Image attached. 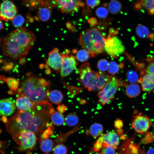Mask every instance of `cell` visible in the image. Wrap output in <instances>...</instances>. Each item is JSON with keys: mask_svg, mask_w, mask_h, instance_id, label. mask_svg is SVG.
<instances>
[{"mask_svg": "<svg viewBox=\"0 0 154 154\" xmlns=\"http://www.w3.org/2000/svg\"><path fill=\"white\" fill-rule=\"evenodd\" d=\"M54 111L48 102L35 103L30 110L19 111L11 117L6 123V130L12 135L23 130L39 135L49 126L50 118Z\"/></svg>", "mask_w": 154, "mask_h": 154, "instance_id": "6da1fadb", "label": "cell"}, {"mask_svg": "<svg viewBox=\"0 0 154 154\" xmlns=\"http://www.w3.org/2000/svg\"><path fill=\"white\" fill-rule=\"evenodd\" d=\"M35 35L25 28H20L9 33L3 40V54L16 60L27 55L35 41Z\"/></svg>", "mask_w": 154, "mask_h": 154, "instance_id": "7a4b0ae2", "label": "cell"}, {"mask_svg": "<svg viewBox=\"0 0 154 154\" xmlns=\"http://www.w3.org/2000/svg\"><path fill=\"white\" fill-rule=\"evenodd\" d=\"M100 22L98 26L86 29L80 34L79 43L90 54L91 57L98 56L105 51L107 26L106 21Z\"/></svg>", "mask_w": 154, "mask_h": 154, "instance_id": "3957f363", "label": "cell"}, {"mask_svg": "<svg viewBox=\"0 0 154 154\" xmlns=\"http://www.w3.org/2000/svg\"><path fill=\"white\" fill-rule=\"evenodd\" d=\"M27 75L18 90V96H25L35 103L48 102L49 82L29 73Z\"/></svg>", "mask_w": 154, "mask_h": 154, "instance_id": "277c9868", "label": "cell"}, {"mask_svg": "<svg viewBox=\"0 0 154 154\" xmlns=\"http://www.w3.org/2000/svg\"><path fill=\"white\" fill-rule=\"evenodd\" d=\"M109 32L106 39L105 50L111 57L117 58L125 52V48L121 41L116 36L117 34L118 31L110 29Z\"/></svg>", "mask_w": 154, "mask_h": 154, "instance_id": "5b68a950", "label": "cell"}, {"mask_svg": "<svg viewBox=\"0 0 154 154\" xmlns=\"http://www.w3.org/2000/svg\"><path fill=\"white\" fill-rule=\"evenodd\" d=\"M78 82L89 91H95L96 80L98 72L92 70L89 62L82 64L79 69Z\"/></svg>", "mask_w": 154, "mask_h": 154, "instance_id": "8992f818", "label": "cell"}, {"mask_svg": "<svg viewBox=\"0 0 154 154\" xmlns=\"http://www.w3.org/2000/svg\"><path fill=\"white\" fill-rule=\"evenodd\" d=\"M12 135L13 140L19 146L18 150L20 151L32 149L37 143V138L36 135L32 131L23 130Z\"/></svg>", "mask_w": 154, "mask_h": 154, "instance_id": "52a82bcc", "label": "cell"}, {"mask_svg": "<svg viewBox=\"0 0 154 154\" xmlns=\"http://www.w3.org/2000/svg\"><path fill=\"white\" fill-rule=\"evenodd\" d=\"M121 84L119 79L112 76L103 89L98 93L99 103L104 106L112 100Z\"/></svg>", "mask_w": 154, "mask_h": 154, "instance_id": "ba28073f", "label": "cell"}, {"mask_svg": "<svg viewBox=\"0 0 154 154\" xmlns=\"http://www.w3.org/2000/svg\"><path fill=\"white\" fill-rule=\"evenodd\" d=\"M151 125V122L147 116L139 113L134 116L131 126L137 133L142 134L147 132Z\"/></svg>", "mask_w": 154, "mask_h": 154, "instance_id": "9c48e42d", "label": "cell"}, {"mask_svg": "<svg viewBox=\"0 0 154 154\" xmlns=\"http://www.w3.org/2000/svg\"><path fill=\"white\" fill-rule=\"evenodd\" d=\"M17 12V8L10 0H4L0 5V20L7 22L13 20Z\"/></svg>", "mask_w": 154, "mask_h": 154, "instance_id": "30bf717a", "label": "cell"}, {"mask_svg": "<svg viewBox=\"0 0 154 154\" xmlns=\"http://www.w3.org/2000/svg\"><path fill=\"white\" fill-rule=\"evenodd\" d=\"M55 1L57 7L66 14L76 12L80 6L84 5L81 0H55Z\"/></svg>", "mask_w": 154, "mask_h": 154, "instance_id": "8fae6325", "label": "cell"}, {"mask_svg": "<svg viewBox=\"0 0 154 154\" xmlns=\"http://www.w3.org/2000/svg\"><path fill=\"white\" fill-rule=\"evenodd\" d=\"M63 58V63L60 69V75L64 77L67 76L75 69L78 65V62L75 56L70 55L61 54Z\"/></svg>", "mask_w": 154, "mask_h": 154, "instance_id": "7c38bea8", "label": "cell"}, {"mask_svg": "<svg viewBox=\"0 0 154 154\" xmlns=\"http://www.w3.org/2000/svg\"><path fill=\"white\" fill-rule=\"evenodd\" d=\"M63 62L62 54L57 48H54L49 52L47 64L54 70L59 72Z\"/></svg>", "mask_w": 154, "mask_h": 154, "instance_id": "4fadbf2b", "label": "cell"}, {"mask_svg": "<svg viewBox=\"0 0 154 154\" xmlns=\"http://www.w3.org/2000/svg\"><path fill=\"white\" fill-rule=\"evenodd\" d=\"M119 138V135L116 133L110 131L104 134L96 141L100 143L103 147L110 146L116 149L120 143Z\"/></svg>", "mask_w": 154, "mask_h": 154, "instance_id": "5bb4252c", "label": "cell"}, {"mask_svg": "<svg viewBox=\"0 0 154 154\" xmlns=\"http://www.w3.org/2000/svg\"><path fill=\"white\" fill-rule=\"evenodd\" d=\"M15 103L11 100L5 98L0 101V114L5 116L11 115L15 109Z\"/></svg>", "mask_w": 154, "mask_h": 154, "instance_id": "9a60e30c", "label": "cell"}, {"mask_svg": "<svg viewBox=\"0 0 154 154\" xmlns=\"http://www.w3.org/2000/svg\"><path fill=\"white\" fill-rule=\"evenodd\" d=\"M138 82L140 83L142 89L149 92L154 89V77L146 73H143Z\"/></svg>", "mask_w": 154, "mask_h": 154, "instance_id": "2e32d148", "label": "cell"}, {"mask_svg": "<svg viewBox=\"0 0 154 154\" xmlns=\"http://www.w3.org/2000/svg\"><path fill=\"white\" fill-rule=\"evenodd\" d=\"M35 104L25 96H19L16 100V105L19 111H28L32 108Z\"/></svg>", "mask_w": 154, "mask_h": 154, "instance_id": "e0dca14e", "label": "cell"}, {"mask_svg": "<svg viewBox=\"0 0 154 154\" xmlns=\"http://www.w3.org/2000/svg\"><path fill=\"white\" fill-rule=\"evenodd\" d=\"M136 9L145 10L151 15H154V0H140L135 4Z\"/></svg>", "mask_w": 154, "mask_h": 154, "instance_id": "ac0fdd59", "label": "cell"}, {"mask_svg": "<svg viewBox=\"0 0 154 154\" xmlns=\"http://www.w3.org/2000/svg\"><path fill=\"white\" fill-rule=\"evenodd\" d=\"M112 76L103 72H98L96 80L95 91L102 90Z\"/></svg>", "mask_w": 154, "mask_h": 154, "instance_id": "d6986e66", "label": "cell"}, {"mask_svg": "<svg viewBox=\"0 0 154 154\" xmlns=\"http://www.w3.org/2000/svg\"><path fill=\"white\" fill-rule=\"evenodd\" d=\"M141 93V89L137 84L131 83L128 85L125 90L127 96L130 98H134L139 96Z\"/></svg>", "mask_w": 154, "mask_h": 154, "instance_id": "ffe728a7", "label": "cell"}, {"mask_svg": "<svg viewBox=\"0 0 154 154\" xmlns=\"http://www.w3.org/2000/svg\"><path fill=\"white\" fill-rule=\"evenodd\" d=\"M136 31L137 35L141 38L154 39V33H150L148 29L142 24H139L137 26Z\"/></svg>", "mask_w": 154, "mask_h": 154, "instance_id": "44dd1931", "label": "cell"}, {"mask_svg": "<svg viewBox=\"0 0 154 154\" xmlns=\"http://www.w3.org/2000/svg\"><path fill=\"white\" fill-rule=\"evenodd\" d=\"M48 97L52 103L59 105L63 100V96L60 91L54 90L50 92Z\"/></svg>", "mask_w": 154, "mask_h": 154, "instance_id": "7402d4cb", "label": "cell"}, {"mask_svg": "<svg viewBox=\"0 0 154 154\" xmlns=\"http://www.w3.org/2000/svg\"><path fill=\"white\" fill-rule=\"evenodd\" d=\"M40 148L41 150L44 152H50L54 145V142L50 139H40Z\"/></svg>", "mask_w": 154, "mask_h": 154, "instance_id": "603a6c76", "label": "cell"}, {"mask_svg": "<svg viewBox=\"0 0 154 154\" xmlns=\"http://www.w3.org/2000/svg\"><path fill=\"white\" fill-rule=\"evenodd\" d=\"M103 131V125L101 124L95 123L90 126L89 133L92 137H97L101 135Z\"/></svg>", "mask_w": 154, "mask_h": 154, "instance_id": "cb8c5ba5", "label": "cell"}, {"mask_svg": "<svg viewBox=\"0 0 154 154\" xmlns=\"http://www.w3.org/2000/svg\"><path fill=\"white\" fill-rule=\"evenodd\" d=\"M50 118L53 124L57 126L62 125L65 121L64 116L62 113L55 111L51 115Z\"/></svg>", "mask_w": 154, "mask_h": 154, "instance_id": "d4e9b609", "label": "cell"}, {"mask_svg": "<svg viewBox=\"0 0 154 154\" xmlns=\"http://www.w3.org/2000/svg\"><path fill=\"white\" fill-rule=\"evenodd\" d=\"M108 9L110 13L113 14H116L119 13L121 11L122 5L118 1L113 0L109 3Z\"/></svg>", "mask_w": 154, "mask_h": 154, "instance_id": "484cf974", "label": "cell"}, {"mask_svg": "<svg viewBox=\"0 0 154 154\" xmlns=\"http://www.w3.org/2000/svg\"><path fill=\"white\" fill-rule=\"evenodd\" d=\"M39 19L43 22L48 21L50 17L51 12L49 8L43 7L39 10L38 13Z\"/></svg>", "mask_w": 154, "mask_h": 154, "instance_id": "4316f807", "label": "cell"}, {"mask_svg": "<svg viewBox=\"0 0 154 154\" xmlns=\"http://www.w3.org/2000/svg\"><path fill=\"white\" fill-rule=\"evenodd\" d=\"M79 121L78 116L73 113L69 114L65 118L66 124L70 126H73L76 125L78 123Z\"/></svg>", "mask_w": 154, "mask_h": 154, "instance_id": "83f0119b", "label": "cell"}, {"mask_svg": "<svg viewBox=\"0 0 154 154\" xmlns=\"http://www.w3.org/2000/svg\"><path fill=\"white\" fill-rule=\"evenodd\" d=\"M91 58L90 53L86 50L83 49L79 50L76 54L77 59L81 62H84Z\"/></svg>", "mask_w": 154, "mask_h": 154, "instance_id": "f1b7e54d", "label": "cell"}, {"mask_svg": "<svg viewBox=\"0 0 154 154\" xmlns=\"http://www.w3.org/2000/svg\"><path fill=\"white\" fill-rule=\"evenodd\" d=\"M5 81L11 90L16 92L19 84V82L17 79L13 78H7Z\"/></svg>", "mask_w": 154, "mask_h": 154, "instance_id": "f546056e", "label": "cell"}, {"mask_svg": "<svg viewBox=\"0 0 154 154\" xmlns=\"http://www.w3.org/2000/svg\"><path fill=\"white\" fill-rule=\"evenodd\" d=\"M68 149L67 147L62 144H58L53 149L54 154H66Z\"/></svg>", "mask_w": 154, "mask_h": 154, "instance_id": "4dcf8cb0", "label": "cell"}, {"mask_svg": "<svg viewBox=\"0 0 154 154\" xmlns=\"http://www.w3.org/2000/svg\"><path fill=\"white\" fill-rule=\"evenodd\" d=\"M127 78L128 81L131 83H135L139 79L137 74L133 70L128 71L127 73Z\"/></svg>", "mask_w": 154, "mask_h": 154, "instance_id": "1f68e13d", "label": "cell"}, {"mask_svg": "<svg viewBox=\"0 0 154 154\" xmlns=\"http://www.w3.org/2000/svg\"><path fill=\"white\" fill-rule=\"evenodd\" d=\"M109 63L108 60L105 59H101L98 62L97 67L101 72H104L108 70Z\"/></svg>", "mask_w": 154, "mask_h": 154, "instance_id": "d6a6232c", "label": "cell"}, {"mask_svg": "<svg viewBox=\"0 0 154 154\" xmlns=\"http://www.w3.org/2000/svg\"><path fill=\"white\" fill-rule=\"evenodd\" d=\"M25 21L23 17L19 14L16 15L12 20V24L15 27H20L23 25Z\"/></svg>", "mask_w": 154, "mask_h": 154, "instance_id": "836d02e7", "label": "cell"}, {"mask_svg": "<svg viewBox=\"0 0 154 154\" xmlns=\"http://www.w3.org/2000/svg\"><path fill=\"white\" fill-rule=\"evenodd\" d=\"M120 67L117 63L114 61H111L109 63L108 69L109 74L112 75L116 74L119 71Z\"/></svg>", "mask_w": 154, "mask_h": 154, "instance_id": "e575fe53", "label": "cell"}, {"mask_svg": "<svg viewBox=\"0 0 154 154\" xmlns=\"http://www.w3.org/2000/svg\"><path fill=\"white\" fill-rule=\"evenodd\" d=\"M96 13L98 17L101 18H104L108 16L109 12L106 8L100 7L96 9Z\"/></svg>", "mask_w": 154, "mask_h": 154, "instance_id": "d590c367", "label": "cell"}, {"mask_svg": "<svg viewBox=\"0 0 154 154\" xmlns=\"http://www.w3.org/2000/svg\"><path fill=\"white\" fill-rule=\"evenodd\" d=\"M53 126L52 124H50L48 127L41 134L40 138H48L50 137L53 133Z\"/></svg>", "mask_w": 154, "mask_h": 154, "instance_id": "8d00e7d4", "label": "cell"}, {"mask_svg": "<svg viewBox=\"0 0 154 154\" xmlns=\"http://www.w3.org/2000/svg\"><path fill=\"white\" fill-rule=\"evenodd\" d=\"M115 149L112 146H104L102 148L101 153V154H116Z\"/></svg>", "mask_w": 154, "mask_h": 154, "instance_id": "74e56055", "label": "cell"}, {"mask_svg": "<svg viewBox=\"0 0 154 154\" xmlns=\"http://www.w3.org/2000/svg\"><path fill=\"white\" fill-rule=\"evenodd\" d=\"M154 140V135L148 133L142 139L141 143L143 144H147L151 142Z\"/></svg>", "mask_w": 154, "mask_h": 154, "instance_id": "f35d334b", "label": "cell"}, {"mask_svg": "<svg viewBox=\"0 0 154 154\" xmlns=\"http://www.w3.org/2000/svg\"><path fill=\"white\" fill-rule=\"evenodd\" d=\"M146 72L154 77V62L149 64L147 66Z\"/></svg>", "mask_w": 154, "mask_h": 154, "instance_id": "ab89813d", "label": "cell"}, {"mask_svg": "<svg viewBox=\"0 0 154 154\" xmlns=\"http://www.w3.org/2000/svg\"><path fill=\"white\" fill-rule=\"evenodd\" d=\"M87 5L90 7H94L98 5L100 3V0H86Z\"/></svg>", "mask_w": 154, "mask_h": 154, "instance_id": "60d3db41", "label": "cell"}, {"mask_svg": "<svg viewBox=\"0 0 154 154\" xmlns=\"http://www.w3.org/2000/svg\"><path fill=\"white\" fill-rule=\"evenodd\" d=\"M123 125V123L122 121L118 118H117L115 120L114 126L117 129L122 128Z\"/></svg>", "mask_w": 154, "mask_h": 154, "instance_id": "b9f144b4", "label": "cell"}, {"mask_svg": "<svg viewBox=\"0 0 154 154\" xmlns=\"http://www.w3.org/2000/svg\"><path fill=\"white\" fill-rule=\"evenodd\" d=\"M88 23L90 25L94 26L98 24V21L94 17L90 18L88 20Z\"/></svg>", "mask_w": 154, "mask_h": 154, "instance_id": "7bdbcfd3", "label": "cell"}, {"mask_svg": "<svg viewBox=\"0 0 154 154\" xmlns=\"http://www.w3.org/2000/svg\"><path fill=\"white\" fill-rule=\"evenodd\" d=\"M67 108V107L62 104L61 105H59L57 108V109L58 111V112L62 113L65 112L66 109Z\"/></svg>", "mask_w": 154, "mask_h": 154, "instance_id": "ee69618b", "label": "cell"}, {"mask_svg": "<svg viewBox=\"0 0 154 154\" xmlns=\"http://www.w3.org/2000/svg\"><path fill=\"white\" fill-rule=\"evenodd\" d=\"M13 68V64L11 63H9L5 66L4 68L5 70H8L12 69Z\"/></svg>", "mask_w": 154, "mask_h": 154, "instance_id": "f6af8a7d", "label": "cell"}, {"mask_svg": "<svg viewBox=\"0 0 154 154\" xmlns=\"http://www.w3.org/2000/svg\"><path fill=\"white\" fill-rule=\"evenodd\" d=\"M6 77L4 75H0V84L3 83L6 81Z\"/></svg>", "mask_w": 154, "mask_h": 154, "instance_id": "bcb514c9", "label": "cell"}, {"mask_svg": "<svg viewBox=\"0 0 154 154\" xmlns=\"http://www.w3.org/2000/svg\"><path fill=\"white\" fill-rule=\"evenodd\" d=\"M37 2L40 3H41L42 5H47V3L48 1H49V0H37Z\"/></svg>", "mask_w": 154, "mask_h": 154, "instance_id": "7dc6e473", "label": "cell"}, {"mask_svg": "<svg viewBox=\"0 0 154 154\" xmlns=\"http://www.w3.org/2000/svg\"><path fill=\"white\" fill-rule=\"evenodd\" d=\"M66 26L70 30L73 31L72 29L73 27H74L73 26H72L71 24L69 22H68L66 23Z\"/></svg>", "mask_w": 154, "mask_h": 154, "instance_id": "c3c4849f", "label": "cell"}, {"mask_svg": "<svg viewBox=\"0 0 154 154\" xmlns=\"http://www.w3.org/2000/svg\"><path fill=\"white\" fill-rule=\"evenodd\" d=\"M146 154H154V148L149 149L147 151Z\"/></svg>", "mask_w": 154, "mask_h": 154, "instance_id": "681fc988", "label": "cell"}, {"mask_svg": "<svg viewBox=\"0 0 154 154\" xmlns=\"http://www.w3.org/2000/svg\"><path fill=\"white\" fill-rule=\"evenodd\" d=\"M26 61V58H22L20 59L19 60V62L22 65L24 64L25 63Z\"/></svg>", "mask_w": 154, "mask_h": 154, "instance_id": "f907efd6", "label": "cell"}, {"mask_svg": "<svg viewBox=\"0 0 154 154\" xmlns=\"http://www.w3.org/2000/svg\"><path fill=\"white\" fill-rule=\"evenodd\" d=\"M4 28L3 23L2 20H0V31Z\"/></svg>", "mask_w": 154, "mask_h": 154, "instance_id": "816d5d0a", "label": "cell"}, {"mask_svg": "<svg viewBox=\"0 0 154 154\" xmlns=\"http://www.w3.org/2000/svg\"><path fill=\"white\" fill-rule=\"evenodd\" d=\"M87 101L84 99H81L80 100V103L81 104H84L86 103Z\"/></svg>", "mask_w": 154, "mask_h": 154, "instance_id": "f5cc1de1", "label": "cell"}, {"mask_svg": "<svg viewBox=\"0 0 154 154\" xmlns=\"http://www.w3.org/2000/svg\"><path fill=\"white\" fill-rule=\"evenodd\" d=\"M119 151L117 154H125V153H123L122 151L121 150L119 149Z\"/></svg>", "mask_w": 154, "mask_h": 154, "instance_id": "db71d44e", "label": "cell"}, {"mask_svg": "<svg viewBox=\"0 0 154 154\" xmlns=\"http://www.w3.org/2000/svg\"><path fill=\"white\" fill-rule=\"evenodd\" d=\"M2 61V60L0 58V63Z\"/></svg>", "mask_w": 154, "mask_h": 154, "instance_id": "11a10c76", "label": "cell"}, {"mask_svg": "<svg viewBox=\"0 0 154 154\" xmlns=\"http://www.w3.org/2000/svg\"><path fill=\"white\" fill-rule=\"evenodd\" d=\"M96 154H101V153H97Z\"/></svg>", "mask_w": 154, "mask_h": 154, "instance_id": "9f6ffc18", "label": "cell"}, {"mask_svg": "<svg viewBox=\"0 0 154 154\" xmlns=\"http://www.w3.org/2000/svg\"><path fill=\"white\" fill-rule=\"evenodd\" d=\"M44 154H49L48 153H45Z\"/></svg>", "mask_w": 154, "mask_h": 154, "instance_id": "6f0895ef", "label": "cell"}, {"mask_svg": "<svg viewBox=\"0 0 154 154\" xmlns=\"http://www.w3.org/2000/svg\"><path fill=\"white\" fill-rule=\"evenodd\" d=\"M1 120V119L0 118V120Z\"/></svg>", "mask_w": 154, "mask_h": 154, "instance_id": "680465c9", "label": "cell"}]
</instances>
